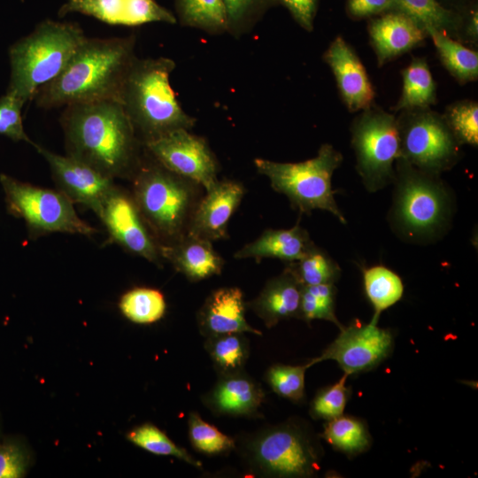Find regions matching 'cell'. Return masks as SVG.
I'll return each instance as SVG.
<instances>
[{"mask_svg": "<svg viewBox=\"0 0 478 478\" xmlns=\"http://www.w3.org/2000/svg\"><path fill=\"white\" fill-rule=\"evenodd\" d=\"M60 124L67 156L112 179L133 177L139 168L143 143L120 101L66 105Z\"/></svg>", "mask_w": 478, "mask_h": 478, "instance_id": "cell-1", "label": "cell"}, {"mask_svg": "<svg viewBox=\"0 0 478 478\" xmlns=\"http://www.w3.org/2000/svg\"><path fill=\"white\" fill-rule=\"evenodd\" d=\"M135 46V35L87 37L62 73L36 91L35 104L49 110L92 101H120L136 58Z\"/></svg>", "mask_w": 478, "mask_h": 478, "instance_id": "cell-2", "label": "cell"}, {"mask_svg": "<svg viewBox=\"0 0 478 478\" xmlns=\"http://www.w3.org/2000/svg\"><path fill=\"white\" fill-rule=\"evenodd\" d=\"M173 59L137 58L124 81L120 102L143 143L176 129H190L196 120L179 104L170 84Z\"/></svg>", "mask_w": 478, "mask_h": 478, "instance_id": "cell-3", "label": "cell"}, {"mask_svg": "<svg viewBox=\"0 0 478 478\" xmlns=\"http://www.w3.org/2000/svg\"><path fill=\"white\" fill-rule=\"evenodd\" d=\"M393 182L389 220L399 237L426 243L445 234L453 215V197L439 175L424 173L399 158Z\"/></svg>", "mask_w": 478, "mask_h": 478, "instance_id": "cell-4", "label": "cell"}, {"mask_svg": "<svg viewBox=\"0 0 478 478\" xmlns=\"http://www.w3.org/2000/svg\"><path fill=\"white\" fill-rule=\"evenodd\" d=\"M78 23L45 19L9 48L10 81L6 93L25 104L58 76L86 40Z\"/></svg>", "mask_w": 478, "mask_h": 478, "instance_id": "cell-5", "label": "cell"}, {"mask_svg": "<svg viewBox=\"0 0 478 478\" xmlns=\"http://www.w3.org/2000/svg\"><path fill=\"white\" fill-rule=\"evenodd\" d=\"M133 197L160 245L172 243L188 232L199 203V184L157 162L142 160L133 175Z\"/></svg>", "mask_w": 478, "mask_h": 478, "instance_id": "cell-6", "label": "cell"}, {"mask_svg": "<svg viewBox=\"0 0 478 478\" xmlns=\"http://www.w3.org/2000/svg\"><path fill=\"white\" fill-rule=\"evenodd\" d=\"M239 445L246 466L259 476L312 477L320 469V442L297 420H288L249 434L240 440Z\"/></svg>", "mask_w": 478, "mask_h": 478, "instance_id": "cell-7", "label": "cell"}, {"mask_svg": "<svg viewBox=\"0 0 478 478\" xmlns=\"http://www.w3.org/2000/svg\"><path fill=\"white\" fill-rule=\"evenodd\" d=\"M343 162L341 152L331 144H322L317 155L297 163H281L261 158L253 163L266 176L274 190L285 195L291 206L301 213L315 209L334 214L342 223L346 220L338 208L332 189V176Z\"/></svg>", "mask_w": 478, "mask_h": 478, "instance_id": "cell-8", "label": "cell"}, {"mask_svg": "<svg viewBox=\"0 0 478 478\" xmlns=\"http://www.w3.org/2000/svg\"><path fill=\"white\" fill-rule=\"evenodd\" d=\"M397 123L400 158L417 169L440 175L460 159L461 144L443 114L430 107L402 110Z\"/></svg>", "mask_w": 478, "mask_h": 478, "instance_id": "cell-9", "label": "cell"}, {"mask_svg": "<svg viewBox=\"0 0 478 478\" xmlns=\"http://www.w3.org/2000/svg\"><path fill=\"white\" fill-rule=\"evenodd\" d=\"M356 169L370 192L393 182L400 158L397 117L374 104L361 111L351 126Z\"/></svg>", "mask_w": 478, "mask_h": 478, "instance_id": "cell-10", "label": "cell"}, {"mask_svg": "<svg viewBox=\"0 0 478 478\" xmlns=\"http://www.w3.org/2000/svg\"><path fill=\"white\" fill-rule=\"evenodd\" d=\"M6 207L24 220L32 235L61 232L90 235L95 229L76 213L73 202L60 190L45 189L0 174Z\"/></svg>", "mask_w": 478, "mask_h": 478, "instance_id": "cell-11", "label": "cell"}, {"mask_svg": "<svg viewBox=\"0 0 478 478\" xmlns=\"http://www.w3.org/2000/svg\"><path fill=\"white\" fill-rule=\"evenodd\" d=\"M393 347L394 335L390 329L355 319L348 326H343L321 354L310 359L307 364L311 367L319 362L332 359L344 374L350 376L376 368L389 357Z\"/></svg>", "mask_w": 478, "mask_h": 478, "instance_id": "cell-12", "label": "cell"}, {"mask_svg": "<svg viewBox=\"0 0 478 478\" xmlns=\"http://www.w3.org/2000/svg\"><path fill=\"white\" fill-rule=\"evenodd\" d=\"M152 158L169 171L209 190L218 181V162L204 138L180 128L143 143Z\"/></svg>", "mask_w": 478, "mask_h": 478, "instance_id": "cell-13", "label": "cell"}, {"mask_svg": "<svg viewBox=\"0 0 478 478\" xmlns=\"http://www.w3.org/2000/svg\"><path fill=\"white\" fill-rule=\"evenodd\" d=\"M98 217L111 238L127 251L159 265V243L143 218L133 196L117 186L105 199Z\"/></svg>", "mask_w": 478, "mask_h": 478, "instance_id": "cell-14", "label": "cell"}, {"mask_svg": "<svg viewBox=\"0 0 478 478\" xmlns=\"http://www.w3.org/2000/svg\"><path fill=\"white\" fill-rule=\"evenodd\" d=\"M35 147L49 164L58 189L73 203L83 204L98 216L116 187L114 179L70 156L58 155L37 144Z\"/></svg>", "mask_w": 478, "mask_h": 478, "instance_id": "cell-15", "label": "cell"}, {"mask_svg": "<svg viewBox=\"0 0 478 478\" xmlns=\"http://www.w3.org/2000/svg\"><path fill=\"white\" fill-rule=\"evenodd\" d=\"M78 12L112 26L135 27L150 22L175 24V16L155 0H66L58 16Z\"/></svg>", "mask_w": 478, "mask_h": 478, "instance_id": "cell-16", "label": "cell"}, {"mask_svg": "<svg viewBox=\"0 0 478 478\" xmlns=\"http://www.w3.org/2000/svg\"><path fill=\"white\" fill-rule=\"evenodd\" d=\"M323 59L330 67L340 96L350 112L364 111L374 104L375 91L366 68L341 35L329 44Z\"/></svg>", "mask_w": 478, "mask_h": 478, "instance_id": "cell-17", "label": "cell"}, {"mask_svg": "<svg viewBox=\"0 0 478 478\" xmlns=\"http://www.w3.org/2000/svg\"><path fill=\"white\" fill-rule=\"evenodd\" d=\"M205 192L197 204L187 234L211 242L226 239L228 221L240 205L245 189L239 181L223 179Z\"/></svg>", "mask_w": 478, "mask_h": 478, "instance_id": "cell-18", "label": "cell"}, {"mask_svg": "<svg viewBox=\"0 0 478 478\" xmlns=\"http://www.w3.org/2000/svg\"><path fill=\"white\" fill-rule=\"evenodd\" d=\"M367 30L379 66L417 47L428 37L422 26L397 10L369 19Z\"/></svg>", "mask_w": 478, "mask_h": 478, "instance_id": "cell-19", "label": "cell"}, {"mask_svg": "<svg viewBox=\"0 0 478 478\" xmlns=\"http://www.w3.org/2000/svg\"><path fill=\"white\" fill-rule=\"evenodd\" d=\"M213 387L203 397L204 405L216 415L254 418L266 394L261 385L243 369L219 374Z\"/></svg>", "mask_w": 478, "mask_h": 478, "instance_id": "cell-20", "label": "cell"}, {"mask_svg": "<svg viewBox=\"0 0 478 478\" xmlns=\"http://www.w3.org/2000/svg\"><path fill=\"white\" fill-rule=\"evenodd\" d=\"M245 303L242 290L224 287L213 290L199 309L197 320L204 337L229 333H251L261 335L245 318Z\"/></svg>", "mask_w": 478, "mask_h": 478, "instance_id": "cell-21", "label": "cell"}, {"mask_svg": "<svg viewBox=\"0 0 478 478\" xmlns=\"http://www.w3.org/2000/svg\"><path fill=\"white\" fill-rule=\"evenodd\" d=\"M162 258L190 281H199L220 274L225 261L211 241L186 234L177 241L159 245Z\"/></svg>", "mask_w": 478, "mask_h": 478, "instance_id": "cell-22", "label": "cell"}, {"mask_svg": "<svg viewBox=\"0 0 478 478\" xmlns=\"http://www.w3.org/2000/svg\"><path fill=\"white\" fill-rule=\"evenodd\" d=\"M302 285L286 269L268 280L259 294L247 305L271 328L280 321L299 315Z\"/></svg>", "mask_w": 478, "mask_h": 478, "instance_id": "cell-23", "label": "cell"}, {"mask_svg": "<svg viewBox=\"0 0 478 478\" xmlns=\"http://www.w3.org/2000/svg\"><path fill=\"white\" fill-rule=\"evenodd\" d=\"M314 246L308 232L297 223L289 229H266L256 240L237 251L234 258H254L258 262L274 258L289 263L303 258Z\"/></svg>", "mask_w": 478, "mask_h": 478, "instance_id": "cell-24", "label": "cell"}, {"mask_svg": "<svg viewBox=\"0 0 478 478\" xmlns=\"http://www.w3.org/2000/svg\"><path fill=\"white\" fill-rule=\"evenodd\" d=\"M393 10L405 12L425 30L434 28L461 42L462 11L448 9L436 0H395Z\"/></svg>", "mask_w": 478, "mask_h": 478, "instance_id": "cell-25", "label": "cell"}, {"mask_svg": "<svg viewBox=\"0 0 478 478\" xmlns=\"http://www.w3.org/2000/svg\"><path fill=\"white\" fill-rule=\"evenodd\" d=\"M401 73L402 91L393 111L431 107L436 103V86L426 58H413Z\"/></svg>", "mask_w": 478, "mask_h": 478, "instance_id": "cell-26", "label": "cell"}, {"mask_svg": "<svg viewBox=\"0 0 478 478\" xmlns=\"http://www.w3.org/2000/svg\"><path fill=\"white\" fill-rule=\"evenodd\" d=\"M445 69L460 84L478 78V53L448 35L434 28L426 29Z\"/></svg>", "mask_w": 478, "mask_h": 478, "instance_id": "cell-27", "label": "cell"}, {"mask_svg": "<svg viewBox=\"0 0 478 478\" xmlns=\"http://www.w3.org/2000/svg\"><path fill=\"white\" fill-rule=\"evenodd\" d=\"M366 296L374 308L371 323L378 324L381 313L397 303L404 294L400 276L382 265L363 268Z\"/></svg>", "mask_w": 478, "mask_h": 478, "instance_id": "cell-28", "label": "cell"}, {"mask_svg": "<svg viewBox=\"0 0 478 478\" xmlns=\"http://www.w3.org/2000/svg\"><path fill=\"white\" fill-rule=\"evenodd\" d=\"M319 436L335 451L349 457L366 452L372 443L366 422L359 418L343 414L327 420Z\"/></svg>", "mask_w": 478, "mask_h": 478, "instance_id": "cell-29", "label": "cell"}, {"mask_svg": "<svg viewBox=\"0 0 478 478\" xmlns=\"http://www.w3.org/2000/svg\"><path fill=\"white\" fill-rule=\"evenodd\" d=\"M175 12L182 26L212 35L227 32V17L223 0H175Z\"/></svg>", "mask_w": 478, "mask_h": 478, "instance_id": "cell-30", "label": "cell"}, {"mask_svg": "<svg viewBox=\"0 0 478 478\" xmlns=\"http://www.w3.org/2000/svg\"><path fill=\"white\" fill-rule=\"evenodd\" d=\"M204 348L219 374L243 370L250 345L243 333H229L206 337Z\"/></svg>", "mask_w": 478, "mask_h": 478, "instance_id": "cell-31", "label": "cell"}, {"mask_svg": "<svg viewBox=\"0 0 478 478\" xmlns=\"http://www.w3.org/2000/svg\"><path fill=\"white\" fill-rule=\"evenodd\" d=\"M284 269L302 286L335 284L341 275L337 263L316 245L303 258L286 263Z\"/></svg>", "mask_w": 478, "mask_h": 478, "instance_id": "cell-32", "label": "cell"}, {"mask_svg": "<svg viewBox=\"0 0 478 478\" xmlns=\"http://www.w3.org/2000/svg\"><path fill=\"white\" fill-rule=\"evenodd\" d=\"M119 307L122 314L136 324H151L165 314L166 304L161 291L151 288H135L120 298Z\"/></svg>", "mask_w": 478, "mask_h": 478, "instance_id": "cell-33", "label": "cell"}, {"mask_svg": "<svg viewBox=\"0 0 478 478\" xmlns=\"http://www.w3.org/2000/svg\"><path fill=\"white\" fill-rule=\"evenodd\" d=\"M335 284L302 286L298 319L308 324L313 320H324L341 329L343 325L335 315Z\"/></svg>", "mask_w": 478, "mask_h": 478, "instance_id": "cell-34", "label": "cell"}, {"mask_svg": "<svg viewBox=\"0 0 478 478\" xmlns=\"http://www.w3.org/2000/svg\"><path fill=\"white\" fill-rule=\"evenodd\" d=\"M127 439L135 445L155 455L173 456L197 468L202 463L194 459L184 448L174 443L166 433L151 423H144L131 429Z\"/></svg>", "mask_w": 478, "mask_h": 478, "instance_id": "cell-35", "label": "cell"}, {"mask_svg": "<svg viewBox=\"0 0 478 478\" xmlns=\"http://www.w3.org/2000/svg\"><path fill=\"white\" fill-rule=\"evenodd\" d=\"M189 438L193 448L205 455L213 456L230 452L235 449V440L204 420L192 412L188 419Z\"/></svg>", "mask_w": 478, "mask_h": 478, "instance_id": "cell-36", "label": "cell"}, {"mask_svg": "<svg viewBox=\"0 0 478 478\" xmlns=\"http://www.w3.org/2000/svg\"><path fill=\"white\" fill-rule=\"evenodd\" d=\"M308 364L290 366L274 364L265 374V380L278 396L294 403H300L305 397V376Z\"/></svg>", "mask_w": 478, "mask_h": 478, "instance_id": "cell-37", "label": "cell"}, {"mask_svg": "<svg viewBox=\"0 0 478 478\" xmlns=\"http://www.w3.org/2000/svg\"><path fill=\"white\" fill-rule=\"evenodd\" d=\"M443 117L451 131L463 144L478 145V104L464 99L449 104Z\"/></svg>", "mask_w": 478, "mask_h": 478, "instance_id": "cell-38", "label": "cell"}, {"mask_svg": "<svg viewBox=\"0 0 478 478\" xmlns=\"http://www.w3.org/2000/svg\"><path fill=\"white\" fill-rule=\"evenodd\" d=\"M227 17V32L235 37L249 33L272 7L276 0H223Z\"/></svg>", "mask_w": 478, "mask_h": 478, "instance_id": "cell-39", "label": "cell"}, {"mask_svg": "<svg viewBox=\"0 0 478 478\" xmlns=\"http://www.w3.org/2000/svg\"><path fill=\"white\" fill-rule=\"evenodd\" d=\"M349 376L344 374L334 384L320 389L311 402L309 414L314 420H329L343 414L351 397V387L346 386Z\"/></svg>", "mask_w": 478, "mask_h": 478, "instance_id": "cell-40", "label": "cell"}, {"mask_svg": "<svg viewBox=\"0 0 478 478\" xmlns=\"http://www.w3.org/2000/svg\"><path fill=\"white\" fill-rule=\"evenodd\" d=\"M32 463V454L25 442L8 437L0 442V478L24 477Z\"/></svg>", "mask_w": 478, "mask_h": 478, "instance_id": "cell-41", "label": "cell"}, {"mask_svg": "<svg viewBox=\"0 0 478 478\" xmlns=\"http://www.w3.org/2000/svg\"><path fill=\"white\" fill-rule=\"evenodd\" d=\"M25 103L17 96L6 93L0 97V135L15 142H27L35 145L25 132L21 110Z\"/></svg>", "mask_w": 478, "mask_h": 478, "instance_id": "cell-42", "label": "cell"}, {"mask_svg": "<svg viewBox=\"0 0 478 478\" xmlns=\"http://www.w3.org/2000/svg\"><path fill=\"white\" fill-rule=\"evenodd\" d=\"M395 0H347L345 11L354 20L371 19L394 8Z\"/></svg>", "mask_w": 478, "mask_h": 478, "instance_id": "cell-43", "label": "cell"}, {"mask_svg": "<svg viewBox=\"0 0 478 478\" xmlns=\"http://www.w3.org/2000/svg\"><path fill=\"white\" fill-rule=\"evenodd\" d=\"M289 12L295 21L304 29L312 32L318 8V0H276Z\"/></svg>", "mask_w": 478, "mask_h": 478, "instance_id": "cell-44", "label": "cell"}, {"mask_svg": "<svg viewBox=\"0 0 478 478\" xmlns=\"http://www.w3.org/2000/svg\"><path fill=\"white\" fill-rule=\"evenodd\" d=\"M463 25L461 42L477 44L478 42V5L477 1L461 10Z\"/></svg>", "mask_w": 478, "mask_h": 478, "instance_id": "cell-45", "label": "cell"}, {"mask_svg": "<svg viewBox=\"0 0 478 478\" xmlns=\"http://www.w3.org/2000/svg\"><path fill=\"white\" fill-rule=\"evenodd\" d=\"M443 6L460 12L476 0H436Z\"/></svg>", "mask_w": 478, "mask_h": 478, "instance_id": "cell-46", "label": "cell"}]
</instances>
